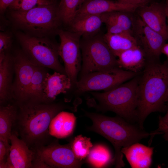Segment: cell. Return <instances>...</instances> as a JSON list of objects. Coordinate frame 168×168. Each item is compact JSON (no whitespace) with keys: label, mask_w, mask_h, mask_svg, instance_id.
<instances>
[{"label":"cell","mask_w":168,"mask_h":168,"mask_svg":"<svg viewBox=\"0 0 168 168\" xmlns=\"http://www.w3.org/2000/svg\"><path fill=\"white\" fill-rule=\"evenodd\" d=\"M15 126L20 138L31 149L46 145L52 141L49 132L53 118L64 109L76 112L77 106L54 101L50 102H27L18 105Z\"/></svg>","instance_id":"6da1fadb"},{"label":"cell","mask_w":168,"mask_h":168,"mask_svg":"<svg viewBox=\"0 0 168 168\" xmlns=\"http://www.w3.org/2000/svg\"><path fill=\"white\" fill-rule=\"evenodd\" d=\"M168 99V58L163 63L147 61L138 84L137 122L141 128L151 113L166 110Z\"/></svg>","instance_id":"7a4b0ae2"},{"label":"cell","mask_w":168,"mask_h":168,"mask_svg":"<svg viewBox=\"0 0 168 168\" xmlns=\"http://www.w3.org/2000/svg\"><path fill=\"white\" fill-rule=\"evenodd\" d=\"M83 110L84 116L92 122V125L87 127V130L101 135L113 146L115 150L114 163L116 168H121L125 166L124 155L121 151L123 147L138 142L150 135V133L118 116L111 117Z\"/></svg>","instance_id":"3957f363"},{"label":"cell","mask_w":168,"mask_h":168,"mask_svg":"<svg viewBox=\"0 0 168 168\" xmlns=\"http://www.w3.org/2000/svg\"><path fill=\"white\" fill-rule=\"evenodd\" d=\"M139 74L109 91L89 92L91 96L87 99V105L98 111L113 112L129 123L137 122Z\"/></svg>","instance_id":"277c9868"},{"label":"cell","mask_w":168,"mask_h":168,"mask_svg":"<svg viewBox=\"0 0 168 168\" xmlns=\"http://www.w3.org/2000/svg\"><path fill=\"white\" fill-rule=\"evenodd\" d=\"M10 11L16 26L34 36L46 37L55 31L62 22L56 2L26 11Z\"/></svg>","instance_id":"5b68a950"},{"label":"cell","mask_w":168,"mask_h":168,"mask_svg":"<svg viewBox=\"0 0 168 168\" xmlns=\"http://www.w3.org/2000/svg\"><path fill=\"white\" fill-rule=\"evenodd\" d=\"M17 37L22 51L34 64L66 74L64 67L58 59L59 45L46 37H37L22 33H17Z\"/></svg>","instance_id":"8992f818"},{"label":"cell","mask_w":168,"mask_h":168,"mask_svg":"<svg viewBox=\"0 0 168 168\" xmlns=\"http://www.w3.org/2000/svg\"><path fill=\"white\" fill-rule=\"evenodd\" d=\"M82 64L80 78L87 74L118 67L117 59L103 36L83 37L80 41Z\"/></svg>","instance_id":"52a82bcc"},{"label":"cell","mask_w":168,"mask_h":168,"mask_svg":"<svg viewBox=\"0 0 168 168\" xmlns=\"http://www.w3.org/2000/svg\"><path fill=\"white\" fill-rule=\"evenodd\" d=\"M139 74L119 67L91 72L80 78L75 85L76 93L112 89L128 81Z\"/></svg>","instance_id":"ba28073f"},{"label":"cell","mask_w":168,"mask_h":168,"mask_svg":"<svg viewBox=\"0 0 168 168\" xmlns=\"http://www.w3.org/2000/svg\"><path fill=\"white\" fill-rule=\"evenodd\" d=\"M59 56L62 58L67 75L70 79L73 86L78 81L77 76L81 67L80 36L71 31L59 30Z\"/></svg>","instance_id":"9c48e42d"},{"label":"cell","mask_w":168,"mask_h":168,"mask_svg":"<svg viewBox=\"0 0 168 168\" xmlns=\"http://www.w3.org/2000/svg\"><path fill=\"white\" fill-rule=\"evenodd\" d=\"M35 155L50 168H79L85 161H80L75 157L70 143L61 145L58 140L33 150Z\"/></svg>","instance_id":"30bf717a"},{"label":"cell","mask_w":168,"mask_h":168,"mask_svg":"<svg viewBox=\"0 0 168 168\" xmlns=\"http://www.w3.org/2000/svg\"><path fill=\"white\" fill-rule=\"evenodd\" d=\"M15 78L11 90V100L17 105L26 102L29 89L36 66L22 51L13 57Z\"/></svg>","instance_id":"8fae6325"},{"label":"cell","mask_w":168,"mask_h":168,"mask_svg":"<svg viewBox=\"0 0 168 168\" xmlns=\"http://www.w3.org/2000/svg\"><path fill=\"white\" fill-rule=\"evenodd\" d=\"M132 35L143 52L147 61H159L167 40L159 33L147 26L135 13Z\"/></svg>","instance_id":"7c38bea8"},{"label":"cell","mask_w":168,"mask_h":168,"mask_svg":"<svg viewBox=\"0 0 168 168\" xmlns=\"http://www.w3.org/2000/svg\"><path fill=\"white\" fill-rule=\"evenodd\" d=\"M142 21L168 40V30L165 3L154 2L139 7L135 12Z\"/></svg>","instance_id":"4fadbf2b"},{"label":"cell","mask_w":168,"mask_h":168,"mask_svg":"<svg viewBox=\"0 0 168 168\" xmlns=\"http://www.w3.org/2000/svg\"><path fill=\"white\" fill-rule=\"evenodd\" d=\"M17 134L16 132H12L9 153L4 168H32L35 152L18 138Z\"/></svg>","instance_id":"5bb4252c"},{"label":"cell","mask_w":168,"mask_h":168,"mask_svg":"<svg viewBox=\"0 0 168 168\" xmlns=\"http://www.w3.org/2000/svg\"><path fill=\"white\" fill-rule=\"evenodd\" d=\"M141 5L114 0H84L77 15L100 14L115 11L133 13Z\"/></svg>","instance_id":"9a60e30c"},{"label":"cell","mask_w":168,"mask_h":168,"mask_svg":"<svg viewBox=\"0 0 168 168\" xmlns=\"http://www.w3.org/2000/svg\"><path fill=\"white\" fill-rule=\"evenodd\" d=\"M72 86V81L66 74L55 71L50 74L48 72L44 82V92L46 102L54 101L57 96L66 93Z\"/></svg>","instance_id":"2e32d148"},{"label":"cell","mask_w":168,"mask_h":168,"mask_svg":"<svg viewBox=\"0 0 168 168\" xmlns=\"http://www.w3.org/2000/svg\"><path fill=\"white\" fill-rule=\"evenodd\" d=\"M121 151L132 168H147L151 165L153 147L138 142L123 147Z\"/></svg>","instance_id":"e0dca14e"},{"label":"cell","mask_w":168,"mask_h":168,"mask_svg":"<svg viewBox=\"0 0 168 168\" xmlns=\"http://www.w3.org/2000/svg\"><path fill=\"white\" fill-rule=\"evenodd\" d=\"M14 73L13 57L7 53H0V105L11 100V90Z\"/></svg>","instance_id":"ac0fdd59"},{"label":"cell","mask_w":168,"mask_h":168,"mask_svg":"<svg viewBox=\"0 0 168 168\" xmlns=\"http://www.w3.org/2000/svg\"><path fill=\"white\" fill-rule=\"evenodd\" d=\"M103 23L101 14L77 15L70 25L72 32L87 37L96 35Z\"/></svg>","instance_id":"d6986e66"},{"label":"cell","mask_w":168,"mask_h":168,"mask_svg":"<svg viewBox=\"0 0 168 168\" xmlns=\"http://www.w3.org/2000/svg\"><path fill=\"white\" fill-rule=\"evenodd\" d=\"M117 57L119 68L138 74L143 71L147 63L143 52L138 46L121 52Z\"/></svg>","instance_id":"ffe728a7"},{"label":"cell","mask_w":168,"mask_h":168,"mask_svg":"<svg viewBox=\"0 0 168 168\" xmlns=\"http://www.w3.org/2000/svg\"><path fill=\"white\" fill-rule=\"evenodd\" d=\"M18 110V105L14 102L0 105V140L4 142L9 149L12 129L15 126Z\"/></svg>","instance_id":"44dd1931"},{"label":"cell","mask_w":168,"mask_h":168,"mask_svg":"<svg viewBox=\"0 0 168 168\" xmlns=\"http://www.w3.org/2000/svg\"><path fill=\"white\" fill-rule=\"evenodd\" d=\"M77 118L72 113L62 111L52 119L49 127L50 134L57 138L69 137L73 132Z\"/></svg>","instance_id":"7402d4cb"},{"label":"cell","mask_w":168,"mask_h":168,"mask_svg":"<svg viewBox=\"0 0 168 168\" xmlns=\"http://www.w3.org/2000/svg\"><path fill=\"white\" fill-rule=\"evenodd\" d=\"M48 68L36 66L29 89L27 102H46L44 92V82Z\"/></svg>","instance_id":"603a6c76"},{"label":"cell","mask_w":168,"mask_h":168,"mask_svg":"<svg viewBox=\"0 0 168 168\" xmlns=\"http://www.w3.org/2000/svg\"><path fill=\"white\" fill-rule=\"evenodd\" d=\"M103 38L113 54L116 57L121 52L138 46L131 33L113 34L106 33Z\"/></svg>","instance_id":"cb8c5ba5"},{"label":"cell","mask_w":168,"mask_h":168,"mask_svg":"<svg viewBox=\"0 0 168 168\" xmlns=\"http://www.w3.org/2000/svg\"><path fill=\"white\" fill-rule=\"evenodd\" d=\"M135 12L115 11L101 14L106 26L115 27L131 34Z\"/></svg>","instance_id":"d4e9b609"},{"label":"cell","mask_w":168,"mask_h":168,"mask_svg":"<svg viewBox=\"0 0 168 168\" xmlns=\"http://www.w3.org/2000/svg\"><path fill=\"white\" fill-rule=\"evenodd\" d=\"M114 158L110 150L105 146L100 144L93 145L86 162L94 168H104L114 163Z\"/></svg>","instance_id":"484cf974"},{"label":"cell","mask_w":168,"mask_h":168,"mask_svg":"<svg viewBox=\"0 0 168 168\" xmlns=\"http://www.w3.org/2000/svg\"><path fill=\"white\" fill-rule=\"evenodd\" d=\"M84 0H60L58 6V13L62 21L70 25Z\"/></svg>","instance_id":"4316f807"},{"label":"cell","mask_w":168,"mask_h":168,"mask_svg":"<svg viewBox=\"0 0 168 168\" xmlns=\"http://www.w3.org/2000/svg\"><path fill=\"white\" fill-rule=\"evenodd\" d=\"M69 142L75 157L80 161L86 159L93 146L90 138L82 135L75 137Z\"/></svg>","instance_id":"83f0119b"},{"label":"cell","mask_w":168,"mask_h":168,"mask_svg":"<svg viewBox=\"0 0 168 168\" xmlns=\"http://www.w3.org/2000/svg\"><path fill=\"white\" fill-rule=\"evenodd\" d=\"M55 2V0H15L8 8L10 10L26 11L39 6L49 5Z\"/></svg>","instance_id":"f1b7e54d"},{"label":"cell","mask_w":168,"mask_h":168,"mask_svg":"<svg viewBox=\"0 0 168 168\" xmlns=\"http://www.w3.org/2000/svg\"><path fill=\"white\" fill-rule=\"evenodd\" d=\"M166 113L164 116H159L158 128L150 132V138L149 143H151L154 136L157 134H163L168 131V102L166 103Z\"/></svg>","instance_id":"f546056e"},{"label":"cell","mask_w":168,"mask_h":168,"mask_svg":"<svg viewBox=\"0 0 168 168\" xmlns=\"http://www.w3.org/2000/svg\"><path fill=\"white\" fill-rule=\"evenodd\" d=\"M12 42V36L7 32L0 33V53H7L10 47Z\"/></svg>","instance_id":"4dcf8cb0"},{"label":"cell","mask_w":168,"mask_h":168,"mask_svg":"<svg viewBox=\"0 0 168 168\" xmlns=\"http://www.w3.org/2000/svg\"><path fill=\"white\" fill-rule=\"evenodd\" d=\"M10 149L4 142L0 140V168L4 167L9 155Z\"/></svg>","instance_id":"1f68e13d"},{"label":"cell","mask_w":168,"mask_h":168,"mask_svg":"<svg viewBox=\"0 0 168 168\" xmlns=\"http://www.w3.org/2000/svg\"><path fill=\"white\" fill-rule=\"evenodd\" d=\"M15 0H0V11L4 12Z\"/></svg>","instance_id":"d6a6232c"},{"label":"cell","mask_w":168,"mask_h":168,"mask_svg":"<svg viewBox=\"0 0 168 168\" xmlns=\"http://www.w3.org/2000/svg\"><path fill=\"white\" fill-rule=\"evenodd\" d=\"M115 1H119L120 2H123L128 3L131 4H139L140 5H143V4H142L140 2L138 1L137 0H114Z\"/></svg>","instance_id":"836d02e7"},{"label":"cell","mask_w":168,"mask_h":168,"mask_svg":"<svg viewBox=\"0 0 168 168\" xmlns=\"http://www.w3.org/2000/svg\"><path fill=\"white\" fill-rule=\"evenodd\" d=\"M162 54H165L168 58V43H165L161 50Z\"/></svg>","instance_id":"e575fe53"},{"label":"cell","mask_w":168,"mask_h":168,"mask_svg":"<svg viewBox=\"0 0 168 168\" xmlns=\"http://www.w3.org/2000/svg\"><path fill=\"white\" fill-rule=\"evenodd\" d=\"M165 4L167 17V26L168 30V0H166L165 3Z\"/></svg>","instance_id":"d590c367"},{"label":"cell","mask_w":168,"mask_h":168,"mask_svg":"<svg viewBox=\"0 0 168 168\" xmlns=\"http://www.w3.org/2000/svg\"><path fill=\"white\" fill-rule=\"evenodd\" d=\"M163 137L164 139L168 142V131L163 134Z\"/></svg>","instance_id":"8d00e7d4"},{"label":"cell","mask_w":168,"mask_h":168,"mask_svg":"<svg viewBox=\"0 0 168 168\" xmlns=\"http://www.w3.org/2000/svg\"><path fill=\"white\" fill-rule=\"evenodd\" d=\"M143 4H147L149 2V0H137Z\"/></svg>","instance_id":"74e56055"},{"label":"cell","mask_w":168,"mask_h":168,"mask_svg":"<svg viewBox=\"0 0 168 168\" xmlns=\"http://www.w3.org/2000/svg\"><path fill=\"white\" fill-rule=\"evenodd\" d=\"M167 102H168V100H167Z\"/></svg>","instance_id":"f35d334b"}]
</instances>
